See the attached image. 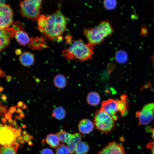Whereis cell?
Here are the masks:
<instances>
[{"label":"cell","mask_w":154,"mask_h":154,"mask_svg":"<svg viewBox=\"0 0 154 154\" xmlns=\"http://www.w3.org/2000/svg\"><path fill=\"white\" fill-rule=\"evenodd\" d=\"M38 28L50 40L60 39L65 31L67 20L60 9L51 15L40 16L38 19Z\"/></svg>","instance_id":"6da1fadb"},{"label":"cell","mask_w":154,"mask_h":154,"mask_svg":"<svg viewBox=\"0 0 154 154\" xmlns=\"http://www.w3.org/2000/svg\"><path fill=\"white\" fill-rule=\"evenodd\" d=\"M94 51V46L79 39L74 40L62 54L67 60L75 59L84 61L92 57Z\"/></svg>","instance_id":"7a4b0ae2"},{"label":"cell","mask_w":154,"mask_h":154,"mask_svg":"<svg viewBox=\"0 0 154 154\" xmlns=\"http://www.w3.org/2000/svg\"><path fill=\"white\" fill-rule=\"evenodd\" d=\"M114 32L111 23L108 20H105L100 21L95 27L85 28L83 34L88 43L94 46L102 43Z\"/></svg>","instance_id":"3957f363"},{"label":"cell","mask_w":154,"mask_h":154,"mask_svg":"<svg viewBox=\"0 0 154 154\" xmlns=\"http://www.w3.org/2000/svg\"><path fill=\"white\" fill-rule=\"evenodd\" d=\"M94 124L98 130L107 134L115 127V120L105 112L97 110L94 114Z\"/></svg>","instance_id":"277c9868"},{"label":"cell","mask_w":154,"mask_h":154,"mask_svg":"<svg viewBox=\"0 0 154 154\" xmlns=\"http://www.w3.org/2000/svg\"><path fill=\"white\" fill-rule=\"evenodd\" d=\"M41 1L25 0L21 1L20 4V12L25 17L36 20L39 17Z\"/></svg>","instance_id":"5b68a950"},{"label":"cell","mask_w":154,"mask_h":154,"mask_svg":"<svg viewBox=\"0 0 154 154\" xmlns=\"http://www.w3.org/2000/svg\"><path fill=\"white\" fill-rule=\"evenodd\" d=\"M21 128L17 129L10 125L1 123L0 143L1 145H7L15 141L21 134Z\"/></svg>","instance_id":"8992f818"},{"label":"cell","mask_w":154,"mask_h":154,"mask_svg":"<svg viewBox=\"0 0 154 154\" xmlns=\"http://www.w3.org/2000/svg\"><path fill=\"white\" fill-rule=\"evenodd\" d=\"M13 12L9 5L4 3L0 4V28L4 29L12 25Z\"/></svg>","instance_id":"52a82bcc"},{"label":"cell","mask_w":154,"mask_h":154,"mask_svg":"<svg viewBox=\"0 0 154 154\" xmlns=\"http://www.w3.org/2000/svg\"><path fill=\"white\" fill-rule=\"evenodd\" d=\"M154 107V103H149L145 105L140 111L136 112V116L139 119V125H147L152 120Z\"/></svg>","instance_id":"ba28073f"},{"label":"cell","mask_w":154,"mask_h":154,"mask_svg":"<svg viewBox=\"0 0 154 154\" xmlns=\"http://www.w3.org/2000/svg\"><path fill=\"white\" fill-rule=\"evenodd\" d=\"M100 111H103L111 117L115 121L117 120L118 116L117 100L109 99L104 101L101 104Z\"/></svg>","instance_id":"9c48e42d"},{"label":"cell","mask_w":154,"mask_h":154,"mask_svg":"<svg viewBox=\"0 0 154 154\" xmlns=\"http://www.w3.org/2000/svg\"><path fill=\"white\" fill-rule=\"evenodd\" d=\"M16 32V31L12 27L0 29L1 51L9 45L10 39L15 36Z\"/></svg>","instance_id":"30bf717a"},{"label":"cell","mask_w":154,"mask_h":154,"mask_svg":"<svg viewBox=\"0 0 154 154\" xmlns=\"http://www.w3.org/2000/svg\"><path fill=\"white\" fill-rule=\"evenodd\" d=\"M98 154H125L122 145L115 142L109 143L98 152Z\"/></svg>","instance_id":"8fae6325"},{"label":"cell","mask_w":154,"mask_h":154,"mask_svg":"<svg viewBox=\"0 0 154 154\" xmlns=\"http://www.w3.org/2000/svg\"><path fill=\"white\" fill-rule=\"evenodd\" d=\"M94 125L88 119H83L81 120L78 125L79 131L84 134H89L93 129Z\"/></svg>","instance_id":"7c38bea8"},{"label":"cell","mask_w":154,"mask_h":154,"mask_svg":"<svg viewBox=\"0 0 154 154\" xmlns=\"http://www.w3.org/2000/svg\"><path fill=\"white\" fill-rule=\"evenodd\" d=\"M19 60L22 65L29 67L33 64L35 61L34 56L31 53L28 52H25L21 54Z\"/></svg>","instance_id":"4fadbf2b"},{"label":"cell","mask_w":154,"mask_h":154,"mask_svg":"<svg viewBox=\"0 0 154 154\" xmlns=\"http://www.w3.org/2000/svg\"><path fill=\"white\" fill-rule=\"evenodd\" d=\"M120 100H117L118 109L121 116H126L128 111L127 99L125 94H123L120 96Z\"/></svg>","instance_id":"5bb4252c"},{"label":"cell","mask_w":154,"mask_h":154,"mask_svg":"<svg viewBox=\"0 0 154 154\" xmlns=\"http://www.w3.org/2000/svg\"><path fill=\"white\" fill-rule=\"evenodd\" d=\"M83 138L82 134L80 133H75L72 134L70 141L67 144V147L70 153H73L77 144L81 141Z\"/></svg>","instance_id":"9a60e30c"},{"label":"cell","mask_w":154,"mask_h":154,"mask_svg":"<svg viewBox=\"0 0 154 154\" xmlns=\"http://www.w3.org/2000/svg\"><path fill=\"white\" fill-rule=\"evenodd\" d=\"M19 144L15 141L7 145H1L0 154H17Z\"/></svg>","instance_id":"2e32d148"},{"label":"cell","mask_w":154,"mask_h":154,"mask_svg":"<svg viewBox=\"0 0 154 154\" xmlns=\"http://www.w3.org/2000/svg\"><path fill=\"white\" fill-rule=\"evenodd\" d=\"M15 37L17 42L22 45H26L30 41L27 34L23 30L17 31Z\"/></svg>","instance_id":"e0dca14e"},{"label":"cell","mask_w":154,"mask_h":154,"mask_svg":"<svg viewBox=\"0 0 154 154\" xmlns=\"http://www.w3.org/2000/svg\"><path fill=\"white\" fill-rule=\"evenodd\" d=\"M86 99L87 103L92 106L98 105L100 104V101L99 94L95 92H89L87 95Z\"/></svg>","instance_id":"ac0fdd59"},{"label":"cell","mask_w":154,"mask_h":154,"mask_svg":"<svg viewBox=\"0 0 154 154\" xmlns=\"http://www.w3.org/2000/svg\"><path fill=\"white\" fill-rule=\"evenodd\" d=\"M54 85L57 88L62 89L64 88L67 84V80L64 76L61 74L56 75L53 79Z\"/></svg>","instance_id":"d6986e66"},{"label":"cell","mask_w":154,"mask_h":154,"mask_svg":"<svg viewBox=\"0 0 154 154\" xmlns=\"http://www.w3.org/2000/svg\"><path fill=\"white\" fill-rule=\"evenodd\" d=\"M59 140L57 135L54 134L48 135L46 138V143L54 148H57L60 145Z\"/></svg>","instance_id":"ffe728a7"},{"label":"cell","mask_w":154,"mask_h":154,"mask_svg":"<svg viewBox=\"0 0 154 154\" xmlns=\"http://www.w3.org/2000/svg\"><path fill=\"white\" fill-rule=\"evenodd\" d=\"M89 150L88 144L86 142L81 141L76 145L74 152L75 154H86Z\"/></svg>","instance_id":"44dd1931"},{"label":"cell","mask_w":154,"mask_h":154,"mask_svg":"<svg viewBox=\"0 0 154 154\" xmlns=\"http://www.w3.org/2000/svg\"><path fill=\"white\" fill-rule=\"evenodd\" d=\"M66 114L64 108L62 106H58L53 109L52 116L57 119L62 120L64 118Z\"/></svg>","instance_id":"7402d4cb"},{"label":"cell","mask_w":154,"mask_h":154,"mask_svg":"<svg viewBox=\"0 0 154 154\" xmlns=\"http://www.w3.org/2000/svg\"><path fill=\"white\" fill-rule=\"evenodd\" d=\"M117 62L120 64L126 63L128 60V55L127 53L123 50L118 51L115 56Z\"/></svg>","instance_id":"603a6c76"},{"label":"cell","mask_w":154,"mask_h":154,"mask_svg":"<svg viewBox=\"0 0 154 154\" xmlns=\"http://www.w3.org/2000/svg\"><path fill=\"white\" fill-rule=\"evenodd\" d=\"M56 135L61 142L67 144L71 139L72 134L62 130L58 132Z\"/></svg>","instance_id":"cb8c5ba5"},{"label":"cell","mask_w":154,"mask_h":154,"mask_svg":"<svg viewBox=\"0 0 154 154\" xmlns=\"http://www.w3.org/2000/svg\"><path fill=\"white\" fill-rule=\"evenodd\" d=\"M117 2L116 0H104L103 4L105 8L108 10H110L114 9L116 7Z\"/></svg>","instance_id":"d4e9b609"},{"label":"cell","mask_w":154,"mask_h":154,"mask_svg":"<svg viewBox=\"0 0 154 154\" xmlns=\"http://www.w3.org/2000/svg\"><path fill=\"white\" fill-rule=\"evenodd\" d=\"M56 154H69L70 153L67 146L63 144H60L56 150Z\"/></svg>","instance_id":"484cf974"},{"label":"cell","mask_w":154,"mask_h":154,"mask_svg":"<svg viewBox=\"0 0 154 154\" xmlns=\"http://www.w3.org/2000/svg\"><path fill=\"white\" fill-rule=\"evenodd\" d=\"M31 44L30 45L34 49L38 48L39 47H40V45L43 44V40L41 38H33L31 39Z\"/></svg>","instance_id":"4316f807"},{"label":"cell","mask_w":154,"mask_h":154,"mask_svg":"<svg viewBox=\"0 0 154 154\" xmlns=\"http://www.w3.org/2000/svg\"><path fill=\"white\" fill-rule=\"evenodd\" d=\"M7 106L3 104L1 101H0V114L1 116H3L7 113Z\"/></svg>","instance_id":"83f0119b"},{"label":"cell","mask_w":154,"mask_h":154,"mask_svg":"<svg viewBox=\"0 0 154 154\" xmlns=\"http://www.w3.org/2000/svg\"><path fill=\"white\" fill-rule=\"evenodd\" d=\"M146 147L151 150L152 154H154V141L148 143Z\"/></svg>","instance_id":"f1b7e54d"},{"label":"cell","mask_w":154,"mask_h":154,"mask_svg":"<svg viewBox=\"0 0 154 154\" xmlns=\"http://www.w3.org/2000/svg\"><path fill=\"white\" fill-rule=\"evenodd\" d=\"M40 154H54V153L50 149L45 148L42 150Z\"/></svg>","instance_id":"f546056e"},{"label":"cell","mask_w":154,"mask_h":154,"mask_svg":"<svg viewBox=\"0 0 154 154\" xmlns=\"http://www.w3.org/2000/svg\"><path fill=\"white\" fill-rule=\"evenodd\" d=\"M23 138L24 140L27 142H29L30 140L32 139L33 137L32 136L28 134H26L23 135Z\"/></svg>","instance_id":"4dcf8cb0"},{"label":"cell","mask_w":154,"mask_h":154,"mask_svg":"<svg viewBox=\"0 0 154 154\" xmlns=\"http://www.w3.org/2000/svg\"><path fill=\"white\" fill-rule=\"evenodd\" d=\"M17 107V106H12L8 110V111L11 113H13L15 112H16L17 110L16 108Z\"/></svg>","instance_id":"1f68e13d"},{"label":"cell","mask_w":154,"mask_h":154,"mask_svg":"<svg viewBox=\"0 0 154 154\" xmlns=\"http://www.w3.org/2000/svg\"><path fill=\"white\" fill-rule=\"evenodd\" d=\"M12 114L10 112L7 113L5 116V118L8 120H9L11 119Z\"/></svg>","instance_id":"d6a6232c"},{"label":"cell","mask_w":154,"mask_h":154,"mask_svg":"<svg viewBox=\"0 0 154 154\" xmlns=\"http://www.w3.org/2000/svg\"><path fill=\"white\" fill-rule=\"evenodd\" d=\"M0 77L3 78L5 76V73L6 71H2L1 69H0Z\"/></svg>","instance_id":"836d02e7"},{"label":"cell","mask_w":154,"mask_h":154,"mask_svg":"<svg viewBox=\"0 0 154 154\" xmlns=\"http://www.w3.org/2000/svg\"><path fill=\"white\" fill-rule=\"evenodd\" d=\"M23 102L21 101H19L17 104V107L19 108L22 107L24 105Z\"/></svg>","instance_id":"e575fe53"},{"label":"cell","mask_w":154,"mask_h":154,"mask_svg":"<svg viewBox=\"0 0 154 154\" xmlns=\"http://www.w3.org/2000/svg\"><path fill=\"white\" fill-rule=\"evenodd\" d=\"M12 78V76L9 75H7L6 76V80L8 82H10Z\"/></svg>","instance_id":"d590c367"},{"label":"cell","mask_w":154,"mask_h":154,"mask_svg":"<svg viewBox=\"0 0 154 154\" xmlns=\"http://www.w3.org/2000/svg\"><path fill=\"white\" fill-rule=\"evenodd\" d=\"M9 98L7 97L4 94H2L1 96V98L3 101H6Z\"/></svg>","instance_id":"8d00e7d4"},{"label":"cell","mask_w":154,"mask_h":154,"mask_svg":"<svg viewBox=\"0 0 154 154\" xmlns=\"http://www.w3.org/2000/svg\"><path fill=\"white\" fill-rule=\"evenodd\" d=\"M22 109L21 108H19L17 110L16 112L17 113H21L22 112Z\"/></svg>","instance_id":"74e56055"},{"label":"cell","mask_w":154,"mask_h":154,"mask_svg":"<svg viewBox=\"0 0 154 154\" xmlns=\"http://www.w3.org/2000/svg\"><path fill=\"white\" fill-rule=\"evenodd\" d=\"M14 116L15 117L16 119L18 120H21L22 119V118L19 116Z\"/></svg>","instance_id":"f35d334b"},{"label":"cell","mask_w":154,"mask_h":154,"mask_svg":"<svg viewBox=\"0 0 154 154\" xmlns=\"http://www.w3.org/2000/svg\"><path fill=\"white\" fill-rule=\"evenodd\" d=\"M35 81L37 83H39L40 81V80L38 78H35Z\"/></svg>","instance_id":"ab89813d"},{"label":"cell","mask_w":154,"mask_h":154,"mask_svg":"<svg viewBox=\"0 0 154 154\" xmlns=\"http://www.w3.org/2000/svg\"><path fill=\"white\" fill-rule=\"evenodd\" d=\"M27 108V105L26 104H24L23 106L22 107L21 109H26Z\"/></svg>","instance_id":"60d3db41"},{"label":"cell","mask_w":154,"mask_h":154,"mask_svg":"<svg viewBox=\"0 0 154 154\" xmlns=\"http://www.w3.org/2000/svg\"><path fill=\"white\" fill-rule=\"evenodd\" d=\"M21 51L20 50H19V49L17 50H16V54L17 55H19V54H20L21 53V52H19V51Z\"/></svg>","instance_id":"b9f144b4"},{"label":"cell","mask_w":154,"mask_h":154,"mask_svg":"<svg viewBox=\"0 0 154 154\" xmlns=\"http://www.w3.org/2000/svg\"><path fill=\"white\" fill-rule=\"evenodd\" d=\"M24 114L23 112L19 114V116L22 118L24 117Z\"/></svg>","instance_id":"7bdbcfd3"},{"label":"cell","mask_w":154,"mask_h":154,"mask_svg":"<svg viewBox=\"0 0 154 154\" xmlns=\"http://www.w3.org/2000/svg\"><path fill=\"white\" fill-rule=\"evenodd\" d=\"M2 121L3 123H5L6 121V119L5 118H3L2 119Z\"/></svg>","instance_id":"ee69618b"},{"label":"cell","mask_w":154,"mask_h":154,"mask_svg":"<svg viewBox=\"0 0 154 154\" xmlns=\"http://www.w3.org/2000/svg\"><path fill=\"white\" fill-rule=\"evenodd\" d=\"M152 137L153 139H154V128L152 130Z\"/></svg>","instance_id":"f6af8a7d"},{"label":"cell","mask_w":154,"mask_h":154,"mask_svg":"<svg viewBox=\"0 0 154 154\" xmlns=\"http://www.w3.org/2000/svg\"><path fill=\"white\" fill-rule=\"evenodd\" d=\"M13 120L12 119V118L11 119L8 120V121L9 123H13Z\"/></svg>","instance_id":"bcb514c9"},{"label":"cell","mask_w":154,"mask_h":154,"mask_svg":"<svg viewBox=\"0 0 154 154\" xmlns=\"http://www.w3.org/2000/svg\"><path fill=\"white\" fill-rule=\"evenodd\" d=\"M3 90V87L1 86L0 87V92H2Z\"/></svg>","instance_id":"7dc6e473"},{"label":"cell","mask_w":154,"mask_h":154,"mask_svg":"<svg viewBox=\"0 0 154 154\" xmlns=\"http://www.w3.org/2000/svg\"><path fill=\"white\" fill-rule=\"evenodd\" d=\"M153 65L154 67V54H153Z\"/></svg>","instance_id":"c3c4849f"},{"label":"cell","mask_w":154,"mask_h":154,"mask_svg":"<svg viewBox=\"0 0 154 154\" xmlns=\"http://www.w3.org/2000/svg\"><path fill=\"white\" fill-rule=\"evenodd\" d=\"M23 135H25L27 134V132L26 131H24L23 132Z\"/></svg>","instance_id":"681fc988"},{"label":"cell","mask_w":154,"mask_h":154,"mask_svg":"<svg viewBox=\"0 0 154 154\" xmlns=\"http://www.w3.org/2000/svg\"><path fill=\"white\" fill-rule=\"evenodd\" d=\"M28 142V144L29 145H32V143L31 141H29Z\"/></svg>","instance_id":"f907efd6"},{"label":"cell","mask_w":154,"mask_h":154,"mask_svg":"<svg viewBox=\"0 0 154 154\" xmlns=\"http://www.w3.org/2000/svg\"><path fill=\"white\" fill-rule=\"evenodd\" d=\"M25 142V141H24L23 140H22L21 141V142H20L22 143V144H23Z\"/></svg>","instance_id":"816d5d0a"},{"label":"cell","mask_w":154,"mask_h":154,"mask_svg":"<svg viewBox=\"0 0 154 154\" xmlns=\"http://www.w3.org/2000/svg\"><path fill=\"white\" fill-rule=\"evenodd\" d=\"M153 118L154 119V107L153 110Z\"/></svg>","instance_id":"f5cc1de1"},{"label":"cell","mask_w":154,"mask_h":154,"mask_svg":"<svg viewBox=\"0 0 154 154\" xmlns=\"http://www.w3.org/2000/svg\"><path fill=\"white\" fill-rule=\"evenodd\" d=\"M153 22H154V17L153 18Z\"/></svg>","instance_id":"db71d44e"}]
</instances>
